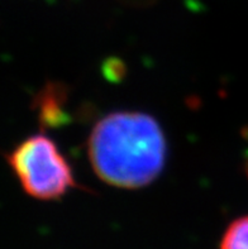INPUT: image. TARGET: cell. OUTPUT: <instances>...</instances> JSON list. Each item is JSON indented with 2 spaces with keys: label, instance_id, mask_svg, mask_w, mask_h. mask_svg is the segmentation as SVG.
Returning a JSON list of instances; mask_svg holds the SVG:
<instances>
[{
  "label": "cell",
  "instance_id": "cell-1",
  "mask_svg": "<svg viewBox=\"0 0 248 249\" xmlns=\"http://www.w3.org/2000/svg\"><path fill=\"white\" fill-rule=\"evenodd\" d=\"M88 151L95 174L104 182L139 189L161 174L166 142L152 117L139 111H116L97 122Z\"/></svg>",
  "mask_w": 248,
  "mask_h": 249
},
{
  "label": "cell",
  "instance_id": "cell-2",
  "mask_svg": "<svg viewBox=\"0 0 248 249\" xmlns=\"http://www.w3.org/2000/svg\"><path fill=\"white\" fill-rule=\"evenodd\" d=\"M8 163L29 196L56 200L76 186L70 164L48 137L36 134L19 143Z\"/></svg>",
  "mask_w": 248,
  "mask_h": 249
},
{
  "label": "cell",
  "instance_id": "cell-3",
  "mask_svg": "<svg viewBox=\"0 0 248 249\" xmlns=\"http://www.w3.org/2000/svg\"><path fill=\"white\" fill-rule=\"evenodd\" d=\"M39 117L43 123L55 124V122H60L62 118L61 110V91L56 88H47L39 95Z\"/></svg>",
  "mask_w": 248,
  "mask_h": 249
},
{
  "label": "cell",
  "instance_id": "cell-4",
  "mask_svg": "<svg viewBox=\"0 0 248 249\" xmlns=\"http://www.w3.org/2000/svg\"><path fill=\"white\" fill-rule=\"evenodd\" d=\"M220 249H248V216L237 219L228 227Z\"/></svg>",
  "mask_w": 248,
  "mask_h": 249
},
{
  "label": "cell",
  "instance_id": "cell-5",
  "mask_svg": "<svg viewBox=\"0 0 248 249\" xmlns=\"http://www.w3.org/2000/svg\"><path fill=\"white\" fill-rule=\"evenodd\" d=\"M242 139H243V166H245L246 175H247L248 177V126L243 128Z\"/></svg>",
  "mask_w": 248,
  "mask_h": 249
}]
</instances>
